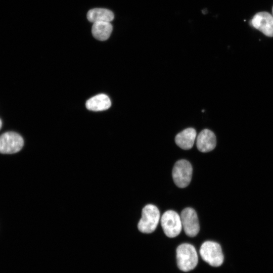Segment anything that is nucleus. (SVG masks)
I'll list each match as a JSON object with an SVG mask.
<instances>
[{
  "instance_id": "obj_1",
  "label": "nucleus",
  "mask_w": 273,
  "mask_h": 273,
  "mask_svg": "<svg viewBox=\"0 0 273 273\" xmlns=\"http://www.w3.org/2000/svg\"><path fill=\"white\" fill-rule=\"evenodd\" d=\"M177 264L182 271H188L197 266L198 256L195 248L191 244L184 243L176 249Z\"/></svg>"
},
{
  "instance_id": "obj_2",
  "label": "nucleus",
  "mask_w": 273,
  "mask_h": 273,
  "mask_svg": "<svg viewBox=\"0 0 273 273\" xmlns=\"http://www.w3.org/2000/svg\"><path fill=\"white\" fill-rule=\"evenodd\" d=\"M160 212L158 208L153 204H148L142 209V217L138 228L143 233L153 232L157 228L160 220Z\"/></svg>"
},
{
  "instance_id": "obj_3",
  "label": "nucleus",
  "mask_w": 273,
  "mask_h": 273,
  "mask_svg": "<svg viewBox=\"0 0 273 273\" xmlns=\"http://www.w3.org/2000/svg\"><path fill=\"white\" fill-rule=\"evenodd\" d=\"M199 252L203 260L211 266H219L223 262L221 248L216 242L210 241L204 242L201 246Z\"/></svg>"
},
{
  "instance_id": "obj_4",
  "label": "nucleus",
  "mask_w": 273,
  "mask_h": 273,
  "mask_svg": "<svg viewBox=\"0 0 273 273\" xmlns=\"http://www.w3.org/2000/svg\"><path fill=\"white\" fill-rule=\"evenodd\" d=\"M192 172V166L188 161L181 159L176 162L172 170L175 184L180 188L187 187L191 182Z\"/></svg>"
},
{
  "instance_id": "obj_5",
  "label": "nucleus",
  "mask_w": 273,
  "mask_h": 273,
  "mask_svg": "<svg viewBox=\"0 0 273 273\" xmlns=\"http://www.w3.org/2000/svg\"><path fill=\"white\" fill-rule=\"evenodd\" d=\"M161 224L165 234L169 238L178 236L182 229L180 216L173 210L165 212L161 218Z\"/></svg>"
},
{
  "instance_id": "obj_6",
  "label": "nucleus",
  "mask_w": 273,
  "mask_h": 273,
  "mask_svg": "<svg viewBox=\"0 0 273 273\" xmlns=\"http://www.w3.org/2000/svg\"><path fill=\"white\" fill-rule=\"evenodd\" d=\"M23 145V138L15 132H6L0 136L1 153L13 154L17 153L22 148Z\"/></svg>"
},
{
  "instance_id": "obj_7",
  "label": "nucleus",
  "mask_w": 273,
  "mask_h": 273,
  "mask_svg": "<svg viewBox=\"0 0 273 273\" xmlns=\"http://www.w3.org/2000/svg\"><path fill=\"white\" fill-rule=\"evenodd\" d=\"M180 219L186 235L191 237L196 236L199 232L200 226L195 210L192 208H186L181 212Z\"/></svg>"
},
{
  "instance_id": "obj_8",
  "label": "nucleus",
  "mask_w": 273,
  "mask_h": 273,
  "mask_svg": "<svg viewBox=\"0 0 273 273\" xmlns=\"http://www.w3.org/2000/svg\"><path fill=\"white\" fill-rule=\"evenodd\" d=\"M251 25L267 36H273V16L267 12L256 14L251 21Z\"/></svg>"
},
{
  "instance_id": "obj_9",
  "label": "nucleus",
  "mask_w": 273,
  "mask_h": 273,
  "mask_svg": "<svg viewBox=\"0 0 273 273\" xmlns=\"http://www.w3.org/2000/svg\"><path fill=\"white\" fill-rule=\"evenodd\" d=\"M216 139L214 133L210 130L205 129L198 134L196 140L198 149L201 152H208L214 149Z\"/></svg>"
},
{
  "instance_id": "obj_10",
  "label": "nucleus",
  "mask_w": 273,
  "mask_h": 273,
  "mask_svg": "<svg viewBox=\"0 0 273 273\" xmlns=\"http://www.w3.org/2000/svg\"><path fill=\"white\" fill-rule=\"evenodd\" d=\"M196 135V131L194 128H187L176 135L175 142L180 148L184 150H189L193 147Z\"/></svg>"
},
{
  "instance_id": "obj_11",
  "label": "nucleus",
  "mask_w": 273,
  "mask_h": 273,
  "mask_svg": "<svg viewBox=\"0 0 273 273\" xmlns=\"http://www.w3.org/2000/svg\"><path fill=\"white\" fill-rule=\"evenodd\" d=\"M85 105L89 110L101 111L109 109L111 105V102L106 95L101 94L88 99Z\"/></svg>"
},
{
  "instance_id": "obj_12",
  "label": "nucleus",
  "mask_w": 273,
  "mask_h": 273,
  "mask_svg": "<svg viewBox=\"0 0 273 273\" xmlns=\"http://www.w3.org/2000/svg\"><path fill=\"white\" fill-rule=\"evenodd\" d=\"M87 20L93 23L97 22H109L114 18L113 12L107 9L95 8L88 11L86 15Z\"/></svg>"
},
{
  "instance_id": "obj_13",
  "label": "nucleus",
  "mask_w": 273,
  "mask_h": 273,
  "mask_svg": "<svg viewBox=\"0 0 273 273\" xmlns=\"http://www.w3.org/2000/svg\"><path fill=\"white\" fill-rule=\"evenodd\" d=\"M112 29V25L109 22H97L93 23L92 32L95 38L104 41L109 38Z\"/></svg>"
},
{
  "instance_id": "obj_14",
  "label": "nucleus",
  "mask_w": 273,
  "mask_h": 273,
  "mask_svg": "<svg viewBox=\"0 0 273 273\" xmlns=\"http://www.w3.org/2000/svg\"><path fill=\"white\" fill-rule=\"evenodd\" d=\"M2 120L0 119V129H1V127H2Z\"/></svg>"
},
{
  "instance_id": "obj_15",
  "label": "nucleus",
  "mask_w": 273,
  "mask_h": 273,
  "mask_svg": "<svg viewBox=\"0 0 273 273\" xmlns=\"http://www.w3.org/2000/svg\"><path fill=\"white\" fill-rule=\"evenodd\" d=\"M272 16H273V7H272Z\"/></svg>"
}]
</instances>
